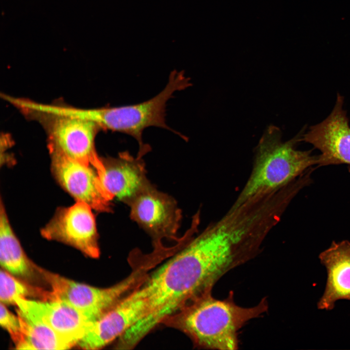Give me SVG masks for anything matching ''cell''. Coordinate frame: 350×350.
<instances>
[{"mask_svg":"<svg viewBox=\"0 0 350 350\" xmlns=\"http://www.w3.org/2000/svg\"><path fill=\"white\" fill-rule=\"evenodd\" d=\"M224 264L222 250L212 239L204 233L189 238L143 282L149 321L158 325L193 299L211 291L223 276Z\"/></svg>","mask_w":350,"mask_h":350,"instance_id":"6da1fadb","label":"cell"},{"mask_svg":"<svg viewBox=\"0 0 350 350\" xmlns=\"http://www.w3.org/2000/svg\"><path fill=\"white\" fill-rule=\"evenodd\" d=\"M268 309L265 298L254 306L244 307L235 303L232 292L218 299L210 291L192 300L162 324L184 333L198 348L233 350L238 348L239 330Z\"/></svg>","mask_w":350,"mask_h":350,"instance_id":"7a4b0ae2","label":"cell"},{"mask_svg":"<svg viewBox=\"0 0 350 350\" xmlns=\"http://www.w3.org/2000/svg\"><path fill=\"white\" fill-rule=\"evenodd\" d=\"M301 133L283 142L281 132L274 125L265 130L256 148L251 174L236 203V208L258 196L289 183L308 168L317 163L318 156L311 151L297 150Z\"/></svg>","mask_w":350,"mask_h":350,"instance_id":"3957f363","label":"cell"},{"mask_svg":"<svg viewBox=\"0 0 350 350\" xmlns=\"http://www.w3.org/2000/svg\"><path fill=\"white\" fill-rule=\"evenodd\" d=\"M191 85L190 79L183 71H173L165 88L157 95L142 103L125 106L84 109V117L96 123L101 129L128 134L140 145L138 156L142 157L149 148L143 145L142 133L150 126L171 130L165 123L167 101L177 91Z\"/></svg>","mask_w":350,"mask_h":350,"instance_id":"277c9868","label":"cell"},{"mask_svg":"<svg viewBox=\"0 0 350 350\" xmlns=\"http://www.w3.org/2000/svg\"><path fill=\"white\" fill-rule=\"evenodd\" d=\"M131 261L133 270L130 275L113 286L104 288L77 282L43 269H40V272L51 288V299L68 302L93 323L141 283L153 267L152 263L143 258H133Z\"/></svg>","mask_w":350,"mask_h":350,"instance_id":"5b68a950","label":"cell"},{"mask_svg":"<svg viewBox=\"0 0 350 350\" xmlns=\"http://www.w3.org/2000/svg\"><path fill=\"white\" fill-rule=\"evenodd\" d=\"M20 110L39 121L47 131L49 147L56 149L82 163L92 166L100 158L95 139L101 128L88 120L41 109L28 104Z\"/></svg>","mask_w":350,"mask_h":350,"instance_id":"8992f818","label":"cell"},{"mask_svg":"<svg viewBox=\"0 0 350 350\" xmlns=\"http://www.w3.org/2000/svg\"><path fill=\"white\" fill-rule=\"evenodd\" d=\"M130 217L152 238L154 249H163L162 240L178 242L177 237L182 212L171 196L151 186L129 205Z\"/></svg>","mask_w":350,"mask_h":350,"instance_id":"52a82bcc","label":"cell"},{"mask_svg":"<svg viewBox=\"0 0 350 350\" xmlns=\"http://www.w3.org/2000/svg\"><path fill=\"white\" fill-rule=\"evenodd\" d=\"M149 298L143 281L114 307L92 323L77 345L86 350L102 348L118 339L148 314Z\"/></svg>","mask_w":350,"mask_h":350,"instance_id":"ba28073f","label":"cell"},{"mask_svg":"<svg viewBox=\"0 0 350 350\" xmlns=\"http://www.w3.org/2000/svg\"><path fill=\"white\" fill-rule=\"evenodd\" d=\"M51 170L58 183L77 201L93 210L109 212L113 199L104 187L94 168L82 163L60 151L50 148Z\"/></svg>","mask_w":350,"mask_h":350,"instance_id":"9c48e42d","label":"cell"},{"mask_svg":"<svg viewBox=\"0 0 350 350\" xmlns=\"http://www.w3.org/2000/svg\"><path fill=\"white\" fill-rule=\"evenodd\" d=\"M92 210L81 201L69 207L59 208L41 230V234L47 240L62 242L89 257L97 258L100 249Z\"/></svg>","mask_w":350,"mask_h":350,"instance_id":"30bf717a","label":"cell"},{"mask_svg":"<svg viewBox=\"0 0 350 350\" xmlns=\"http://www.w3.org/2000/svg\"><path fill=\"white\" fill-rule=\"evenodd\" d=\"M343 103L344 98L338 93L330 114L321 122L312 126L301 138L302 140L320 151L317 163L319 166L350 165V126Z\"/></svg>","mask_w":350,"mask_h":350,"instance_id":"8fae6325","label":"cell"},{"mask_svg":"<svg viewBox=\"0 0 350 350\" xmlns=\"http://www.w3.org/2000/svg\"><path fill=\"white\" fill-rule=\"evenodd\" d=\"M141 158L124 151L115 158H100L93 166L108 193L128 206L153 185L147 177Z\"/></svg>","mask_w":350,"mask_h":350,"instance_id":"7c38bea8","label":"cell"},{"mask_svg":"<svg viewBox=\"0 0 350 350\" xmlns=\"http://www.w3.org/2000/svg\"><path fill=\"white\" fill-rule=\"evenodd\" d=\"M16 305L38 316L71 347L77 345L92 323L76 308L62 300L38 301L20 298Z\"/></svg>","mask_w":350,"mask_h":350,"instance_id":"4fadbf2b","label":"cell"},{"mask_svg":"<svg viewBox=\"0 0 350 350\" xmlns=\"http://www.w3.org/2000/svg\"><path fill=\"white\" fill-rule=\"evenodd\" d=\"M318 258L326 268L327 280L317 306L319 310L330 311L337 300H350V242H333Z\"/></svg>","mask_w":350,"mask_h":350,"instance_id":"5bb4252c","label":"cell"},{"mask_svg":"<svg viewBox=\"0 0 350 350\" xmlns=\"http://www.w3.org/2000/svg\"><path fill=\"white\" fill-rule=\"evenodd\" d=\"M0 262L4 269L23 279L31 278L38 269L28 258L16 236L1 201L0 208Z\"/></svg>","mask_w":350,"mask_h":350,"instance_id":"9a60e30c","label":"cell"},{"mask_svg":"<svg viewBox=\"0 0 350 350\" xmlns=\"http://www.w3.org/2000/svg\"><path fill=\"white\" fill-rule=\"evenodd\" d=\"M22 339L18 350H67L71 347L46 322L31 311L18 307Z\"/></svg>","mask_w":350,"mask_h":350,"instance_id":"2e32d148","label":"cell"},{"mask_svg":"<svg viewBox=\"0 0 350 350\" xmlns=\"http://www.w3.org/2000/svg\"><path fill=\"white\" fill-rule=\"evenodd\" d=\"M5 269L0 271V300L5 305L15 304L20 298L38 297L49 300L50 291L35 287L19 280Z\"/></svg>","mask_w":350,"mask_h":350,"instance_id":"e0dca14e","label":"cell"},{"mask_svg":"<svg viewBox=\"0 0 350 350\" xmlns=\"http://www.w3.org/2000/svg\"><path fill=\"white\" fill-rule=\"evenodd\" d=\"M0 324L10 334L11 339L17 347L22 339V330L19 319L13 314L5 305L0 302Z\"/></svg>","mask_w":350,"mask_h":350,"instance_id":"ac0fdd59","label":"cell"}]
</instances>
